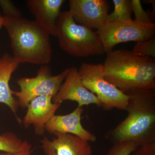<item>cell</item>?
Returning a JSON list of instances; mask_svg holds the SVG:
<instances>
[{
	"mask_svg": "<svg viewBox=\"0 0 155 155\" xmlns=\"http://www.w3.org/2000/svg\"><path fill=\"white\" fill-rule=\"evenodd\" d=\"M4 26L8 31L14 58L19 64L48 65L52 49L50 35L35 21L22 17L19 9L9 0H0Z\"/></svg>",
	"mask_w": 155,
	"mask_h": 155,
	"instance_id": "cell-1",
	"label": "cell"
},
{
	"mask_svg": "<svg viewBox=\"0 0 155 155\" xmlns=\"http://www.w3.org/2000/svg\"><path fill=\"white\" fill-rule=\"evenodd\" d=\"M128 97L127 117L108 132L106 138L114 143L132 142L139 147L155 141V90L136 89Z\"/></svg>",
	"mask_w": 155,
	"mask_h": 155,
	"instance_id": "cell-2",
	"label": "cell"
},
{
	"mask_svg": "<svg viewBox=\"0 0 155 155\" xmlns=\"http://www.w3.org/2000/svg\"><path fill=\"white\" fill-rule=\"evenodd\" d=\"M104 65L106 79L124 93L136 89L155 90V59L136 55L131 51L107 54Z\"/></svg>",
	"mask_w": 155,
	"mask_h": 155,
	"instance_id": "cell-3",
	"label": "cell"
},
{
	"mask_svg": "<svg viewBox=\"0 0 155 155\" xmlns=\"http://www.w3.org/2000/svg\"><path fill=\"white\" fill-rule=\"evenodd\" d=\"M56 36L61 48L71 55L87 58L105 54L97 32L76 23L69 11H62L59 15Z\"/></svg>",
	"mask_w": 155,
	"mask_h": 155,
	"instance_id": "cell-4",
	"label": "cell"
},
{
	"mask_svg": "<svg viewBox=\"0 0 155 155\" xmlns=\"http://www.w3.org/2000/svg\"><path fill=\"white\" fill-rule=\"evenodd\" d=\"M78 71L84 85L96 96L103 109L126 110L128 97L106 79L103 64L82 63Z\"/></svg>",
	"mask_w": 155,
	"mask_h": 155,
	"instance_id": "cell-5",
	"label": "cell"
},
{
	"mask_svg": "<svg viewBox=\"0 0 155 155\" xmlns=\"http://www.w3.org/2000/svg\"><path fill=\"white\" fill-rule=\"evenodd\" d=\"M69 71V68H67L58 75H52L50 66L42 65L35 77L19 78L17 83L20 91H12V94L17 97L18 106L23 109L37 97L53 98L58 93Z\"/></svg>",
	"mask_w": 155,
	"mask_h": 155,
	"instance_id": "cell-6",
	"label": "cell"
},
{
	"mask_svg": "<svg viewBox=\"0 0 155 155\" xmlns=\"http://www.w3.org/2000/svg\"><path fill=\"white\" fill-rule=\"evenodd\" d=\"M108 54L119 44L143 41L155 37V24H143L131 19L105 22L96 31Z\"/></svg>",
	"mask_w": 155,
	"mask_h": 155,
	"instance_id": "cell-7",
	"label": "cell"
},
{
	"mask_svg": "<svg viewBox=\"0 0 155 155\" xmlns=\"http://www.w3.org/2000/svg\"><path fill=\"white\" fill-rule=\"evenodd\" d=\"M69 12L76 23L99 29L107 21L110 5L107 0H70Z\"/></svg>",
	"mask_w": 155,
	"mask_h": 155,
	"instance_id": "cell-8",
	"label": "cell"
},
{
	"mask_svg": "<svg viewBox=\"0 0 155 155\" xmlns=\"http://www.w3.org/2000/svg\"><path fill=\"white\" fill-rule=\"evenodd\" d=\"M76 102L78 107L90 104L101 107L99 100L95 95L88 90L84 85L75 67H69V71L58 93L52 98L53 103L61 104L64 101Z\"/></svg>",
	"mask_w": 155,
	"mask_h": 155,
	"instance_id": "cell-9",
	"label": "cell"
},
{
	"mask_svg": "<svg viewBox=\"0 0 155 155\" xmlns=\"http://www.w3.org/2000/svg\"><path fill=\"white\" fill-rule=\"evenodd\" d=\"M51 140L47 136L41 140L45 155H92L90 142L73 134L55 133Z\"/></svg>",
	"mask_w": 155,
	"mask_h": 155,
	"instance_id": "cell-10",
	"label": "cell"
},
{
	"mask_svg": "<svg viewBox=\"0 0 155 155\" xmlns=\"http://www.w3.org/2000/svg\"><path fill=\"white\" fill-rule=\"evenodd\" d=\"M61 106V104L53 102L52 97H37L28 104L22 124L26 128L33 125L35 134L44 135L46 125Z\"/></svg>",
	"mask_w": 155,
	"mask_h": 155,
	"instance_id": "cell-11",
	"label": "cell"
},
{
	"mask_svg": "<svg viewBox=\"0 0 155 155\" xmlns=\"http://www.w3.org/2000/svg\"><path fill=\"white\" fill-rule=\"evenodd\" d=\"M82 107H78L70 114L53 116L46 125L45 130L49 133L69 134L76 136L89 142L96 141V137L86 130L81 122Z\"/></svg>",
	"mask_w": 155,
	"mask_h": 155,
	"instance_id": "cell-12",
	"label": "cell"
},
{
	"mask_svg": "<svg viewBox=\"0 0 155 155\" xmlns=\"http://www.w3.org/2000/svg\"><path fill=\"white\" fill-rule=\"evenodd\" d=\"M64 0H27L28 10L50 35L56 36L57 22Z\"/></svg>",
	"mask_w": 155,
	"mask_h": 155,
	"instance_id": "cell-13",
	"label": "cell"
},
{
	"mask_svg": "<svg viewBox=\"0 0 155 155\" xmlns=\"http://www.w3.org/2000/svg\"><path fill=\"white\" fill-rule=\"evenodd\" d=\"M14 57L9 53H5L1 58L0 61V103L8 106L13 112L17 121L22 122L17 116L18 106L17 100L14 97L9 85L11 76L19 65Z\"/></svg>",
	"mask_w": 155,
	"mask_h": 155,
	"instance_id": "cell-14",
	"label": "cell"
},
{
	"mask_svg": "<svg viewBox=\"0 0 155 155\" xmlns=\"http://www.w3.org/2000/svg\"><path fill=\"white\" fill-rule=\"evenodd\" d=\"M114 10L108 14L107 22L131 20V3L130 0H113Z\"/></svg>",
	"mask_w": 155,
	"mask_h": 155,
	"instance_id": "cell-15",
	"label": "cell"
},
{
	"mask_svg": "<svg viewBox=\"0 0 155 155\" xmlns=\"http://www.w3.org/2000/svg\"><path fill=\"white\" fill-rule=\"evenodd\" d=\"M23 142L14 132H5L0 135V151L13 153L18 152L22 147Z\"/></svg>",
	"mask_w": 155,
	"mask_h": 155,
	"instance_id": "cell-16",
	"label": "cell"
},
{
	"mask_svg": "<svg viewBox=\"0 0 155 155\" xmlns=\"http://www.w3.org/2000/svg\"><path fill=\"white\" fill-rule=\"evenodd\" d=\"M136 55L155 58V37L145 41L137 42L131 51Z\"/></svg>",
	"mask_w": 155,
	"mask_h": 155,
	"instance_id": "cell-17",
	"label": "cell"
},
{
	"mask_svg": "<svg viewBox=\"0 0 155 155\" xmlns=\"http://www.w3.org/2000/svg\"><path fill=\"white\" fill-rule=\"evenodd\" d=\"M138 147L132 142L116 143L105 155H131Z\"/></svg>",
	"mask_w": 155,
	"mask_h": 155,
	"instance_id": "cell-18",
	"label": "cell"
},
{
	"mask_svg": "<svg viewBox=\"0 0 155 155\" xmlns=\"http://www.w3.org/2000/svg\"><path fill=\"white\" fill-rule=\"evenodd\" d=\"M131 9L134 15V20L143 24L154 23L149 12L144 11L140 0H131Z\"/></svg>",
	"mask_w": 155,
	"mask_h": 155,
	"instance_id": "cell-19",
	"label": "cell"
},
{
	"mask_svg": "<svg viewBox=\"0 0 155 155\" xmlns=\"http://www.w3.org/2000/svg\"><path fill=\"white\" fill-rule=\"evenodd\" d=\"M131 155H155V141L139 147Z\"/></svg>",
	"mask_w": 155,
	"mask_h": 155,
	"instance_id": "cell-20",
	"label": "cell"
},
{
	"mask_svg": "<svg viewBox=\"0 0 155 155\" xmlns=\"http://www.w3.org/2000/svg\"><path fill=\"white\" fill-rule=\"evenodd\" d=\"M32 147L30 143L27 140H23L21 149L16 153H3L0 155H32Z\"/></svg>",
	"mask_w": 155,
	"mask_h": 155,
	"instance_id": "cell-21",
	"label": "cell"
},
{
	"mask_svg": "<svg viewBox=\"0 0 155 155\" xmlns=\"http://www.w3.org/2000/svg\"><path fill=\"white\" fill-rule=\"evenodd\" d=\"M4 19L3 16L0 15V30L4 26Z\"/></svg>",
	"mask_w": 155,
	"mask_h": 155,
	"instance_id": "cell-22",
	"label": "cell"
},
{
	"mask_svg": "<svg viewBox=\"0 0 155 155\" xmlns=\"http://www.w3.org/2000/svg\"><path fill=\"white\" fill-rule=\"evenodd\" d=\"M0 61H1V58H0Z\"/></svg>",
	"mask_w": 155,
	"mask_h": 155,
	"instance_id": "cell-23",
	"label": "cell"
}]
</instances>
